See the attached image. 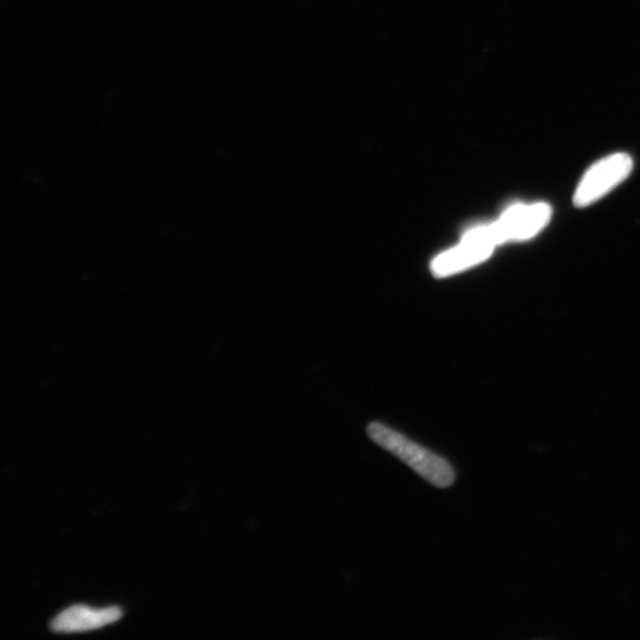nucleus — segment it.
Masks as SVG:
<instances>
[{
    "mask_svg": "<svg viewBox=\"0 0 640 640\" xmlns=\"http://www.w3.org/2000/svg\"><path fill=\"white\" fill-rule=\"evenodd\" d=\"M367 433L373 443L393 453L432 485L444 489L455 483L456 473L448 461L413 443L390 427L371 422L367 427Z\"/></svg>",
    "mask_w": 640,
    "mask_h": 640,
    "instance_id": "f257e3e1",
    "label": "nucleus"
},
{
    "mask_svg": "<svg viewBox=\"0 0 640 640\" xmlns=\"http://www.w3.org/2000/svg\"><path fill=\"white\" fill-rule=\"evenodd\" d=\"M552 209L543 204L516 206L506 211L503 218L488 226L473 229L479 238L495 247L508 239L528 238L537 234L550 221Z\"/></svg>",
    "mask_w": 640,
    "mask_h": 640,
    "instance_id": "f03ea898",
    "label": "nucleus"
},
{
    "mask_svg": "<svg viewBox=\"0 0 640 640\" xmlns=\"http://www.w3.org/2000/svg\"><path fill=\"white\" fill-rule=\"evenodd\" d=\"M633 162L630 156L617 153L606 157L589 171L578 186L575 204L590 206L630 175Z\"/></svg>",
    "mask_w": 640,
    "mask_h": 640,
    "instance_id": "7ed1b4c3",
    "label": "nucleus"
},
{
    "mask_svg": "<svg viewBox=\"0 0 640 640\" xmlns=\"http://www.w3.org/2000/svg\"><path fill=\"white\" fill-rule=\"evenodd\" d=\"M122 617L123 611L119 607L93 610L84 605H75L53 618L50 628L57 633L85 632L101 629Z\"/></svg>",
    "mask_w": 640,
    "mask_h": 640,
    "instance_id": "20e7f679",
    "label": "nucleus"
},
{
    "mask_svg": "<svg viewBox=\"0 0 640 640\" xmlns=\"http://www.w3.org/2000/svg\"><path fill=\"white\" fill-rule=\"evenodd\" d=\"M492 247L465 238L459 247L440 256L433 263V270L439 275H447L466 269L479 261L485 260Z\"/></svg>",
    "mask_w": 640,
    "mask_h": 640,
    "instance_id": "39448f33",
    "label": "nucleus"
}]
</instances>
